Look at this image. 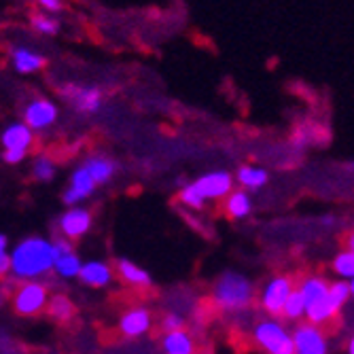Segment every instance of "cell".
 Returning <instances> with one entry per match:
<instances>
[{"label": "cell", "mask_w": 354, "mask_h": 354, "mask_svg": "<svg viewBox=\"0 0 354 354\" xmlns=\"http://www.w3.org/2000/svg\"><path fill=\"white\" fill-rule=\"evenodd\" d=\"M257 297V288L252 284V280L236 270H225L216 276L212 291H210V299L212 304L221 310V312H242L246 308L252 306Z\"/></svg>", "instance_id": "6da1fadb"}, {"label": "cell", "mask_w": 354, "mask_h": 354, "mask_svg": "<svg viewBox=\"0 0 354 354\" xmlns=\"http://www.w3.org/2000/svg\"><path fill=\"white\" fill-rule=\"evenodd\" d=\"M53 268V242L28 238L11 254V272L19 278H39Z\"/></svg>", "instance_id": "7a4b0ae2"}, {"label": "cell", "mask_w": 354, "mask_h": 354, "mask_svg": "<svg viewBox=\"0 0 354 354\" xmlns=\"http://www.w3.org/2000/svg\"><path fill=\"white\" fill-rule=\"evenodd\" d=\"M252 342L257 348H261L266 354H295L293 346V331H288L286 325L278 318H263L252 327Z\"/></svg>", "instance_id": "3957f363"}, {"label": "cell", "mask_w": 354, "mask_h": 354, "mask_svg": "<svg viewBox=\"0 0 354 354\" xmlns=\"http://www.w3.org/2000/svg\"><path fill=\"white\" fill-rule=\"evenodd\" d=\"M297 288L293 276H286V274H278V276H272L259 293V306L261 310L270 316V318H276V316H282V310L288 301V297L293 295V291Z\"/></svg>", "instance_id": "277c9868"}, {"label": "cell", "mask_w": 354, "mask_h": 354, "mask_svg": "<svg viewBox=\"0 0 354 354\" xmlns=\"http://www.w3.org/2000/svg\"><path fill=\"white\" fill-rule=\"evenodd\" d=\"M196 187L200 189V193L206 198V202H225L230 198V193L234 191V176L227 170H212L206 172L202 176H198Z\"/></svg>", "instance_id": "5b68a950"}, {"label": "cell", "mask_w": 354, "mask_h": 354, "mask_svg": "<svg viewBox=\"0 0 354 354\" xmlns=\"http://www.w3.org/2000/svg\"><path fill=\"white\" fill-rule=\"evenodd\" d=\"M293 346H295V354H327L329 352V342H327L325 331L310 323H299L293 329Z\"/></svg>", "instance_id": "8992f818"}, {"label": "cell", "mask_w": 354, "mask_h": 354, "mask_svg": "<svg viewBox=\"0 0 354 354\" xmlns=\"http://www.w3.org/2000/svg\"><path fill=\"white\" fill-rule=\"evenodd\" d=\"M47 301H49L47 288L39 282H28L15 293L13 308L21 316H32V314H39L47 306Z\"/></svg>", "instance_id": "52a82bcc"}, {"label": "cell", "mask_w": 354, "mask_h": 354, "mask_svg": "<svg viewBox=\"0 0 354 354\" xmlns=\"http://www.w3.org/2000/svg\"><path fill=\"white\" fill-rule=\"evenodd\" d=\"M153 327V314L147 308H132L119 318V333L123 337H142Z\"/></svg>", "instance_id": "ba28073f"}, {"label": "cell", "mask_w": 354, "mask_h": 354, "mask_svg": "<svg viewBox=\"0 0 354 354\" xmlns=\"http://www.w3.org/2000/svg\"><path fill=\"white\" fill-rule=\"evenodd\" d=\"M91 230V212L85 208H71L59 218V232L66 240H79Z\"/></svg>", "instance_id": "9c48e42d"}, {"label": "cell", "mask_w": 354, "mask_h": 354, "mask_svg": "<svg viewBox=\"0 0 354 354\" xmlns=\"http://www.w3.org/2000/svg\"><path fill=\"white\" fill-rule=\"evenodd\" d=\"M66 98L75 104L79 113L91 115L102 106V91L98 87H81V85H68L64 89Z\"/></svg>", "instance_id": "30bf717a"}, {"label": "cell", "mask_w": 354, "mask_h": 354, "mask_svg": "<svg viewBox=\"0 0 354 354\" xmlns=\"http://www.w3.org/2000/svg\"><path fill=\"white\" fill-rule=\"evenodd\" d=\"M57 119V109L49 100H35L26 106V125L30 130H43Z\"/></svg>", "instance_id": "8fae6325"}, {"label": "cell", "mask_w": 354, "mask_h": 354, "mask_svg": "<svg viewBox=\"0 0 354 354\" xmlns=\"http://www.w3.org/2000/svg\"><path fill=\"white\" fill-rule=\"evenodd\" d=\"M95 180L89 176V172L85 168H79L73 172V178H71V187L64 191V202L66 204H77L85 198H89L91 193L95 191Z\"/></svg>", "instance_id": "7c38bea8"}, {"label": "cell", "mask_w": 354, "mask_h": 354, "mask_svg": "<svg viewBox=\"0 0 354 354\" xmlns=\"http://www.w3.org/2000/svg\"><path fill=\"white\" fill-rule=\"evenodd\" d=\"M329 286H331V282L323 274H308V276H304L299 280L297 291L301 293V297L306 301V308H308V306L320 301L323 297H327Z\"/></svg>", "instance_id": "4fadbf2b"}, {"label": "cell", "mask_w": 354, "mask_h": 354, "mask_svg": "<svg viewBox=\"0 0 354 354\" xmlns=\"http://www.w3.org/2000/svg\"><path fill=\"white\" fill-rule=\"evenodd\" d=\"M79 278L87 286L102 288V286L111 284V280H113V268L106 261H87V263H83V270H81V276Z\"/></svg>", "instance_id": "5bb4252c"}, {"label": "cell", "mask_w": 354, "mask_h": 354, "mask_svg": "<svg viewBox=\"0 0 354 354\" xmlns=\"http://www.w3.org/2000/svg\"><path fill=\"white\" fill-rule=\"evenodd\" d=\"M162 348H164V354H198V344L187 329L164 333Z\"/></svg>", "instance_id": "9a60e30c"}, {"label": "cell", "mask_w": 354, "mask_h": 354, "mask_svg": "<svg viewBox=\"0 0 354 354\" xmlns=\"http://www.w3.org/2000/svg\"><path fill=\"white\" fill-rule=\"evenodd\" d=\"M223 208H225V214L234 221H242L246 218L250 212H252V198L250 193L244 191V189H234L230 193V198L223 202Z\"/></svg>", "instance_id": "2e32d148"}, {"label": "cell", "mask_w": 354, "mask_h": 354, "mask_svg": "<svg viewBox=\"0 0 354 354\" xmlns=\"http://www.w3.org/2000/svg\"><path fill=\"white\" fill-rule=\"evenodd\" d=\"M83 168L89 172V176L95 180V185H104L109 183L115 172H117V164L113 162V159L104 157V155H91L85 159V164Z\"/></svg>", "instance_id": "e0dca14e"}, {"label": "cell", "mask_w": 354, "mask_h": 354, "mask_svg": "<svg viewBox=\"0 0 354 354\" xmlns=\"http://www.w3.org/2000/svg\"><path fill=\"white\" fill-rule=\"evenodd\" d=\"M236 180L240 185V189L244 191H259L268 185L270 180V172L261 166H240L236 172Z\"/></svg>", "instance_id": "ac0fdd59"}, {"label": "cell", "mask_w": 354, "mask_h": 354, "mask_svg": "<svg viewBox=\"0 0 354 354\" xmlns=\"http://www.w3.org/2000/svg\"><path fill=\"white\" fill-rule=\"evenodd\" d=\"M3 145L7 151H28L32 145V130L26 123H13L3 134Z\"/></svg>", "instance_id": "d6986e66"}, {"label": "cell", "mask_w": 354, "mask_h": 354, "mask_svg": "<svg viewBox=\"0 0 354 354\" xmlns=\"http://www.w3.org/2000/svg\"><path fill=\"white\" fill-rule=\"evenodd\" d=\"M117 272L121 276V280H125L127 284H132V286H140V288H147L151 286V274L140 268L138 263L130 261V259H119L117 261Z\"/></svg>", "instance_id": "ffe728a7"}, {"label": "cell", "mask_w": 354, "mask_h": 354, "mask_svg": "<svg viewBox=\"0 0 354 354\" xmlns=\"http://www.w3.org/2000/svg\"><path fill=\"white\" fill-rule=\"evenodd\" d=\"M339 314V310L331 304L329 297H323L320 301L308 306L306 310V323L310 325H316V327H323L327 323H331V320Z\"/></svg>", "instance_id": "44dd1931"}, {"label": "cell", "mask_w": 354, "mask_h": 354, "mask_svg": "<svg viewBox=\"0 0 354 354\" xmlns=\"http://www.w3.org/2000/svg\"><path fill=\"white\" fill-rule=\"evenodd\" d=\"M331 270L339 280H346V282L354 280V250H348V248L339 250L333 257Z\"/></svg>", "instance_id": "7402d4cb"}, {"label": "cell", "mask_w": 354, "mask_h": 354, "mask_svg": "<svg viewBox=\"0 0 354 354\" xmlns=\"http://www.w3.org/2000/svg\"><path fill=\"white\" fill-rule=\"evenodd\" d=\"M13 66L19 73H35L45 66V59L28 49H15L13 51Z\"/></svg>", "instance_id": "603a6c76"}, {"label": "cell", "mask_w": 354, "mask_h": 354, "mask_svg": "<svg viewBox=\"0 0 354 354\" xmlns=\"http://www.w3.org/2000/svg\"><path fill=\"white\" fill-rule=\"evenodd\" d=\"M53 270L62 276V278H77L81 276L83 263L77 257V252H68V254H62L59 259H55Z\"/></svg>", "instance_id": "cb8c5ba5"}, {"label": "cell", "mask_w": 354, "mask_h": 354, "mask_svg": "<svg viewBox=\"0 0 354 354\" xmlns=\"http://www.w3.org/2000/svg\"><path fill=\"white\" fill-rule=\"evenodd\" d=\"M178 202L183 204V206H187V208H191V210H204L206 208V198L200 193V189L196 187V183H189V185H185L180 191H178Z\"/></svg>", "instance_id": "d4e9b609"}, {"label": "cell", "mask_w": 354, "mask_h": 354, "mask_svg": "<svg viewBox=\"0 0 354 354\" xmlns=\"http://www.w3.org/2000/svg\"><path fill=\"white\" fill-rule=\"evenodd\" d=\"M306 301H304V297H301V293L297 291H293V295L288 297V301H286V306H284V310H282V318L284 320H288V323H299L301 318H306Z\"/></svg>", "instance_id": "484cf974"}, {"label": "cell", "mask_w": 354, "mask_h": 354, "mask_svg": "<svg viewBox=\"0 0 354 354\" xmlns=\"http://www.w3.org/2000/svg\"><path fill=\"white\" fill-rule=\"evenodd\" d=\"M73 314H75V306L71 304L68 297L55 295V297L49 299V316H51V318L62 320V323H64V320L73 318Z\"/></svg>", "instance_id": "4316f807"}, {"label": "cell", "mask_w": 354, "mask_h": 354, "mask_svg": "<svg viewBox=\"0 0 354 354\" xmlns=\"http://www.w3.org/2000/svg\"><path fill=\"white\" fill-rule=\"evenodd\" d=\"M327 297L331 299V304H333L337 310H342V308L350 301V297H352V293H350V284H348L346 280H335V282H331Z\"/></svg>", "instance_id": "83f0119b"}, {"label": "cell", "mask_w": 354, "mask_h": 354, "mask_svg": "<svg viewBox=\"0 0 354 354\" xmlns=\"http://www.w3.org/2000/svg\"><path fill=\"white\" fill-rule=\"evenodd\" d=\"M32 174H35L37 180H49L55 174V166L49 157L43 155V157L35 159V164H32Z\"/></svg>", "instance_id": "f1b7e54d"}, {"label": "cell", "mask_w": 354, "mask_h": 354, "mask_svg": "<svg viewBox=\"0 0 354 354\" xmlns=\"http://www.w3.org/2000/svg\"><path fill=\"white\" fill-rule=\"evenodd\" d=\"M185 323L187 318L178 312H168L164 318H162V331L164 333H174V331H183L185 329Z\"/></svg>", "instance_id": "f546056e"}, {"label": "cell", "mask_w": 354, "mask_h": 354, "mask_svg": "<svg viewBox=\"0 0 354 354\" xmlns=\"http://www.w3.org/2000/svg\"><path fill=\"white\" fill-rule=\"evenodd\" d=\"M32 26H35L39 32H43V35H55V32L59 30V24L51 17H45V15L32 17Z\"/></svg>", "instance_id": "4dcf8cb0"}, {"label": "cell", "mask_w": 354, "mask_h": 354, "mask_svg": "<svg viewBox=\"0 0 354 354\" xmlns=\"http://www.w3.org/2000/svg\"><path fill=\"white\" fill-rule=\"evenodd\" d=\"M26 157V151H5V162L7 164H19Z\"/></svg>", "instance_id": "1f68e13d"}, {"label": "cell", "mask_w": 354, "mask_h": 354, "mask_svg": "<svg viewBox=\"0 0 354 354\" xmlns=\"http://www.w3.org/2000/svg\"><path fill=\"white\" fill-rule=\"evenodd\" d=\"M11 270V254H0V276H5Z\"/></svg>", "instance_id": "d6a6232c"}, {"label": "cell", "mask_w": 354, "mask_h": 354, "mask_svg": "<svg viewBox=\"0 0 354 354\" xmlns=\"http://www.w3.org/2000/svg\"><path fill=\"white\" fill-rule=\"evenodd\" d=\"M41 7L47 9V11H57V9H62V3H59V0H43Z\"/></svg>", "instance_id": "836d02e7"}, {"label": "cell", "mask_w": 354, "mask_h": 354, "mask_svg": "<svg viewBox=\"0 0 354 354\" xmlns=\"http://www.w3.org/2000/svg\"><path fill=\"white\" fill-rule=\"evenodd\" d=\"M344 246H346L348 250H354V230L344 238Z\"/></svg>", "instance_id": "e575fe53"}, {"label": "cell", "mask_w": 354, "mask_h": 354, "mask_svg": "<svg viewBox=\"0 0 354 354\" xmlns=\"http://www.w3.org/2000/svg\"><path fill=\"white\" fill-rule=\"evenodd\" d=\"M333 223H335V218H333L331 214H327V216H323V218H320V225H325V227H331Z\"/></svg>", "instance_id": "d590c367"}, {"label": "cell", "mask_w": 354, "mask_h": 354, "mask_svg": "<svg viewBox=\"0 0 354 354\" xmlns=\"http://www.w3.org/2000/svg\"><path fill=\"white\" fill-rule=\"evenodd\" d=\"M7 252V238L0 234V254H5Z\"/></svg>", "instance_id": "8d00e7d4"}, {"label": "cell", "mask_w": 354, "mask_h": 354, "mask_svg": "<svg viewBox=\"0 0 354 354\" xmlns=\"http://www.w3.org/2000/svg\"><path fill=\"white\" fill-rule=\"evenodd\" d=\"M346 352H348V354H354V335H352V337L348 339V346H346Z\"/></svg>", "instance_id": "74e56055"}, {"label": "cell", "mask_w": 354, "mask_h": 354, "mask_svg": "<svg viewBox=\"0 0 354 354\" xmlns=\"http://www.w3.org/2000/svg\"><path fill=\"white\" fill-rule=\"evenodd\" d=\"M348 284H350V293H352V297H354V280H350Z\"/></svg>", "instance_id": "f35d334b"}, {"label": "cell", "mask_w": 354, "mask_h": 354, "mask_svg": "<svg viewBox=\"0 0 354 354\" xmlns=\"http://www.w3.org/2000/svg\"><path fill=\"white\" fill-rule=\"evenodd\" d=\"M350 168H352V170H354V162H352V164H350Z\"/></svg>", "instance_id": "ab89813d"}, {"label": "cell", "mask_w": 354, "mask_h": 354, "mask_svg": "<svg viewBox=\"0 0 354 354\" xmlns=\"http://www.w3.org/2000/svg\"><path fill=\"white\" fill-rule=\"evenodd\" d=\"M0 304H3V295H0Z\"/></svg>", "instance_id": "60d3db41"}]
</instances>
